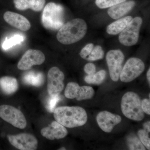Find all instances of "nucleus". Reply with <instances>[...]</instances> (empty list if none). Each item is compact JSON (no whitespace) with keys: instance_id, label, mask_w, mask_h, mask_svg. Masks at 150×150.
Wrapping results in <instances>:
<instances>
[{"instance_id":"obj_26","label":"nucleus","mask_w":150,"mask_h":150,"mask_svg":"<svg viewBox=\"0 0 150 150\" xmlns=\"http://www.w3.org/2000/svg\"><path fill=\"white\" fill-rule=\"evenodd\" d=\"M61 99V97L59 95L54 96H50L47 99L46 102V107L49 112H54L56 105L59 102Z\"/></svg>"},{"instance_id":"obj_18","label":"nucleus","mask_w":150,"mask_h":150,"mask_svg":"<svg viewBox=\"0 0 150 150\" xmlns=\"http://www.w3.org/2000/svg\"><path fill=\"white\" fill-rule=\"evenodd\" d=\"M0 88L6 95H11L18 90V83L15 78L6 76L0 78Z\"/></svg>"},{"instance_id":"obj_3","label":"nucleus","mask_w":150,"mask_h":150,"mask_svg":"<svg viewBox=\"0 0 150 150\" xmlns=\"http://www.w3.org/2000/svg\"><path fill=\"white\" fill-rule=\"evenodd\" d=\"M43 9L41 23L44 28L50 30H57L64 25V12L61 5L49 2Z\"/></svg>"},{"instance_id":"obj_14","label":"nucleus","mask_w":150,"mask_h":150,"mask_svg":"<svg viewBox=\"0 0 150 150\" xmlns=\"http://www.w3.org/2000/svg\"><path fill=\"white\" fill-rule=\"evenodd\" d=\"M6 22L22 31H26L31 28V24L25 17L16 13L8 11L4 15Z\"/></svg>"},{"instance_id":"obj_23","label":"nucleus","mask_w":150,"mask_h":150,"mask_svg":"<svg viewBox=\"0 0 150 150\" xmlns=\"http://www.w3.org/2000/svg\"><path fill=\"white\" fill-rule=\"evenodd\" d=\"M104 52L101 46H96L93 47L90 54L87 57L86 60L89 61H95L100 60L103 58Z\"/></svg>"},{"instance_id":"obj_31","label":"nucleus","mask_w":150,"mask_h":150,"mask_svg":"<svg viewBox=\"0 0 150 150\" xmlns=\"http://www.w3.org/2000/svg\"><path fill=\"white\" fill-rule=\"evenodd\" d=\"M144 130L147 132L148 133H150V121H147L146 123H144L143 124Z\"/></svg>"},{"instance_id":"obj_24","label":"nucleus","mask_w":150,"mask_h":150,"mask_svg":"<svg viewBox=\"0 0 150 150\" xmlns=\"http://www.w3.org/2000/svg\"><path fill=\"white\" fill-rule=\"evenodd\" d=\"M23 36L20 35H15L8 39H6L3 45V48L5 50H7L13 46L20 44L24 40Z\"/></svg>"},{"instance_id":"obj_8","label":"nucleus","mask_w":150,"mask_h":150,"mask_svg":"<svg viewBox=\"0 0 150 150\" xmlns=\"http://www.w3.org/2000/svg\"><path fill=\"white\" fill-rule=\"evenodd\" d=\"M106 59L110 78L114 81H117L122 70L124 55L120 50H110L106 54Z\"/></svg>"},{"instance_id":"obj_30","label":"nucleus","mask_w":150,"mask_h":150,"mask_svg":"<svg viewBox=\"0 0 150 150\" xmlns=\"http://www.w3.org/2000/svg\"><path fill=\"white\" fill-rule=\"evenodd\" d=\"M85 72L88 75H91L94 74L96 71V66L92 63H88L84 68Z\"/></svg>"},{"instance_id":"obj_15","label":"nucleus","mask_w":150,"mask_h":150,"mask_svg":"<svg viewBox=\"0 0 150 150\" xmlns=\"http://www.w3.org/2000/svg\"><path fill=\"white\" fill-rule=\"evenodd\" d=\"M40 133L43 137L48 139L54 140L65 138L68 132L65 126L56 121H54L47 127L41 129Z\"/></svg>"},{"instance_id":"obj_1","label":"nucleus","mask_w":150,"mask_h":150,"mask_svg":"<svg viewBox=\"0 0 150 150\" xmlns=\"http://www.w3.org/2000/svg\"><path fill=\"white\" fill-rule=\"evenodd\" d=\"M54 113L56 121L67 128L83 126L88 120L86 110L79 106H61L55 108Z\"/></svg>"},{"instance_id":"obj_2","label":"nucleus","mask_w":150,"mask_h":150,"mask_svg":"<svg viewBox=\"0 0 150 150\" xmlns=\"http://www.w3.org/2000/svg\"><path fill=\"white\" fill-rule=\"evenodd\" d=\"M87 31V25L84 20L75 18L68 22L59 29L56 37L59 42L69 45L82 39Z\"/></svg>"},{"instance_id":"obj_22","label":"nucleus","mask_w":150,"mask_h":150,"mask_svg":"<svg viewBox=\"0 0 150 150\" xmlns=\"http://www.w3.org/2000/svg\"><path fill=\"white\" fill-rule=\"evenodd\" d=\"M127 144L129 149L132 150H146L144 146L136 136L131 135L127 139Z\"/></svg>"},{"instance_id":"obj_9","label":"nucleus","mask_w":150,"mask_h":150,"mask_svg":"<svg viewBox=\"0 0 150 150\" xmlns=\"http://www.w3.org/2000/svg\"><path fill=\"white\" fill-rule=\"evenodd\" d=\"M64 74L58 67L50 69L48 74L47 90L50 96L60 94L64 89Z\"/></svg>"},{"instance_id":"obj_5","label":"nucleus","mask_w":150,"mask_h":150,"mask_svg":"<svg viewBox=\"0 0 150 150\" xmlns=\"http://www.w3.org/2000/svg\"><path fill=\"white\" fill-rule=\"evenodd\" d=\"M142 22V19L139 17L132 19L119 35L118 38L121 44L127 46H133L137 44Z\"/></svg>"},{"instance_id":"obj_6","label":"nucleus","mask_w":150,"mask_h":150,"mask_svg":"<svg viewBox=\"0 0 150 150\" xmlns=\"http://www.w3.org/2000/svg\"><path fill=\"white\" fill-rule=\"evenodd\" d=\"M145 68L144 63L141 59L130 58L122 68L120 79L123 82H130L138 77L144 71Z\"/></svg>"},{"instance_id":"obj_17","label":"nucleus","mask_w":150,"mask_h":150,"mask_svg":"<svg viewBox=\"0 0 150 150\" xmlns=\"http://www.w3.org/2000/svg\"><path fill=\"white\" fill-rule=\"evenodd\" d=\"M135 5L134 1H124L110 7L108 11V13L111 18L117 19L128 13Z\"/></svg>"},{"instance_id":"obj_11","label":"nucleus","mask_w":150,"mask_h":150,"mask_svg":"<svg viewBox=\"0 0 150 150\" xmlns=\"http://www.w3.org/2000/svg\"><path fill=\"white\" fill-rule=\"evenodd\" d=\"M8 138L11 144L18 149H37L38 145V140L31 134L22 133L16 135H8Z\"/></svg>"},{"instance_id":"obj_21","label":"nucleus","mask_w":150,"mask_h":150,"mask_svg":"<svg viewBox=\"0 0 150 150\" xmlns=\"http://www.w3.org/2000/svg\"><path fill=\"white\" fill-rule=\"evenodd\" d=\"M106 72L104 70H100L99 71L93 75L86 76L84 80L88 84L99 85L102 83L105 79Z\"/></svg>"},{"instance_id":"obj_7","label":"nucleus","mask_w":150,"mask_h":150,"mask_svg":"<svg viewBox=\"0 0 150 150\" xmlns=\"http://www.w3.org/2000/svg\"><path fill=\"white\" fill-rule=\"evenodd\" d=\"M0 117L19 129H24L27 125V121L23 113L11 105H3L0 106Z\"/></svg>"},{"instance_id":"obj_13","label":"nucleus","mask_w":150,"mask_h":150,"mask_svg":"<svg viewBox=\"0 0 150 150\" xmlns=\"http://www.w3.org/2000/svg\"><path fill=\"white\" fill-rule=\"evenodd\" d=\"M121 116L107 111L100 112L96 117V121L100 129L106 133H110L114 126L121 123Z\"/></svg>"},{"instance_id":"obj_10","label":"nucleus","mask_w":150,"mask_h":150,"mask_svg":"<svg viewBox=\"0 0 150 150\" xmlns=\"http://www.w3.org/2000/svg\"><path fill=\"white\" fill-rule=\"evenodd\" d=\"M95 91L91 87L80 86L78 83L70 82L67 84L65 91V96L67 98L76 99L79 101L92 98Z\"/></svg>"},{"instance_id":"obj_12","label":"nucleus","mask_w":150,"mask_h":150,"mask_svg":"<svg viewBox=\"0 0 150 150\" xmlns=\"http://www.w3.org/2000/svg\"><path fill=\"white\" fill-rule=\"evenodd\" d=\"M45 56L42 51L35 49H29L23 54L20 60L17 67L22 71L29 70L35 65H40L44 63Z\"/></svg>"},{"instance_id":"obj_16","label":"nucleus","mask_w":150,"mask_h":150,"mask_svg":"<svg viewBox=\"0 0 150 150\" xmlns=\"http://www.w3.org/2000/svg\"><path fill=\"white\" fill-rule=\"evenodd\" d=\"M17 9L25 11L30 9L35 12L41 11L45 6L46 0H13Z\"/></svg>"},{"instance_id":"obj_4","label":"nucleus","mask_w":150,"mask_h":150,"mask_svg":"<svg viewBox=\"0 0 150 150\" xmlns=\"http://www.w3.org/2000/svg\"><path fill=\"white\" fill-rule=\"evenodd\" d=\"M121 111L127 118L141 121L144 118L139 96L134 92L129 91L123 95L121 100Z\"/></svg>"},{"instance_id":"obj_27","label":"nucleus","mask_w":150,"mask_h":150,"mask_svg":"<svg viewBox=\"0 0 150 150\" xmlns=\"http://www.w3.org/2000/svg\"><path fill=\"white\" fill-rule=\"evenodd\" d=\"M138 136L142 144L148 149H150V139L149 136V133L144 130H140L138 131Z\"/></svg>"},{"instance_id":"obj_29","label":"nucleus","mask_w":150,"mask_h":150,"mask_svg":"<svg viewBox=\"0 0 150 150\" xmlns=\"http://www.w3.org/2000/svg\"><path fill=\"white\" fill-rule=\"evenodd\" d=\"M142 110L148 115H150V101L149 99L145 98L141 101Z\"/></svg>"},{"instance_id":"obj_32","label":"nucleus","mask_w":150,"mask_h":150,"mask_svg":"<svg viewBox=\"0 0 150 150\" xmlns=\"http://www.w3.org/2000/svg\"><path fill=\"white\" fill-rule=\"evenodd\" d=\"M150 69H149L147 73V79L148 81H149V83H150Z\"/></svg>"},{"instance_id":"obj_19","label":"nucleus","mask_w":150,"mask_h":150,"mask_svg":"<svg viewBox=\"0 0 150 150\" xmlns=\"http://www.w3.org/2000/svg\"><path fill=\"white\" fill-rule=\"evenodd\" d=\"M133 18L131 16L120 19L109 25L106 28V31L110 35H115L121 33L125 29Z\"/></svg>"},{"instance_id":"obj_33","label":"nucleus","mask_w":150,"mask_h":150,"mask_svg":"<svg viewBox=\"0 0 150 150\" xmlns=\"http://www.w3.org/2000/svg\"><path fill=\"white\" fill-rule=\"evenodd\" d=\"M59 150H66V148H65L64 147H62V148H61V149H59Z\"/></svg>"},{"instance_id":"obj_28","label":"nucleus","mask_w":150,"mask_h":150,"mask_svg":"<svg viewBox=\"0 0 150 150\" xmlns=\"http://www.w3.org/2000/svg\"><path fill=\"white\" fill-rule=\"evenodd\" d=\"M94 47L93 43H88L87 44L84 48H83L80 53V56L82 59H86L87 57L90 54Z\"/></svg>"},{"instance_id":"obj_25","label":"nucleus","mask_w":150,"mask_h":150,"mask_svg":"<svg viewBox=\"0 0 150 150\" xmlns=\"http://www.w3.org/2000/svg\"><path fill=\"white\" fill-rule=\"evenodd\" d=\"M126 1V0H96V4L99 8L103 9L111 7Z\"/></svg>"},{"instance_id":"obj_20","label":"nucleus","mask_w":150,"mask_h":150,"mask_svg":"<svg viewBox=\"0 0 150 150\" xmlns=\"http://www.w3.org/2000/svg\"><path fill=\"white\" fill-rule=\"evenodd\" d=\"M22 80L26 84L39 87L42 85L44 83V75L42 73L31 71L25 73L23 76Z\"/></svg>"}]
</instances>
